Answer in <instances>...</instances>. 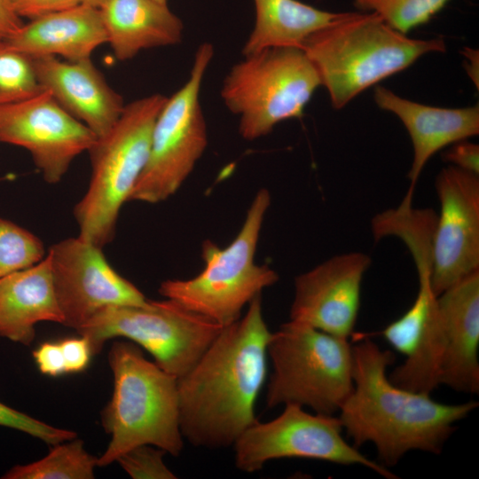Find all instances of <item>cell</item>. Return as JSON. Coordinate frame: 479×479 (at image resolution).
<instances>
[{
    "instance_id": "obj_15",
    "label": "cell",
    "mask_w": 479,
    "mask_h": 479,
    "mask_svg": "<svg viewBox=\"0 0 479 479\" xmlns=\"http://www.w3.org/2000/svg\"><path fill=\"white\" fill-rule=\"evenodd\" d=\"M371 262L365 253H344L296 276L289 320L349 339L357 318L363 278Z\"/></svg>"
},
{
    "instance_id": "obj_12",
    "label": "cell",
    "mask_w": 479,
    "mask_h": 479,
    "mask_svg": "<svg viewBox=\"0 0 479 479\" xmlns=\"http://www.w3.org/2000/svg\"><path fill=\"white\" fill-rule=\"evenodd\" d=\"M102 248L77 236L55 243L46 254L62 325L76 331L106 307L148 300L109 264Z\"/></svg>"
},
{
    "instance_id": "obj_2",
    "label": "cell",
    "mask_w": 479,
    "mask_h": 479,
    "mask_svg": "<svg viewBox=\"0 0 479 479\" xmlns=\"http://www.w3.org/2000/svg\"><path fill=\"white\" fill-rule=\"evenodd\" d=\"M352 359L353 389L339 419L353 446L372 443L386 467L410 451L439 454L454 425L478 405L443 404L396 385L387 375L394 355L369 339L352 346Z\"/></svg>"
},
{
    "instance_id": "obj_8",
    "label": "cell",
    "mask_w": 479,
    "mask_h": 479,
    "mask_svg": "<svg viewBox=\"0 0 479 479\" xmlns=\"http://www.w3.org/2000/svg\"><path fill=\"white\" fill-rule=\"evenodd\" d=\"M321 86L302 48L277 47L244 56L225 76L221 98L239 116V133L248 141L271 133L279 122L301 118Z\"/></svg>"
},
{
    "instance_id": "obj_22",
    "label": "cell",
    "mask_w": 479,
    "mask_h": 479,
    "mask_svg": "<svg viewBox=\"0 0 479 479\" xmlns=\"http://www.w3.org/2000/svg\"><path fill=\"white\" fill-rule=\"evenodd\" d=\"M254 4L255 21L242 48L243 56L270 48H302L310 35L345 12L321 10L298 0H254Z\"/></svg>"
},
{
    "instance_id": "obj_23",
    "label": "cell",
    "mask_w": 479,
    "mask_h": 479,
    "mask_svg": "<svg viewBox=\"0 0 479 479\" xmlns=\"http://www.w3.org/2000/svg\"><path fill=\"white\" fill-rule=\"evenodd\" d=\"M98 458L86 452L83 441L74 439L52 445L43 459L11 467L3 479H92Z\"/></svg>"
},
{
    "instance_id": "obj_6",
    "label": "cell",
    "mask_w": 479,
    "mask_h": 479,
    "mask_svg": "<svg viewBox=\"0 0 479 479\" xmlns=\"http://www.w3.org/2000/svg\"><path fill=\"white\" fill-rule=\"evenodd\" d=\"M167 98L153 94L125 105L111 130L89 150L91 177L74 208L80 238L100 247L114 239L120 210L146 164L153 129Z\"/></svg>"
},
{
    "instance_id": "obj_18",
    "label": "cell",
    "mask_w": 479,
    "mask_h": 479,
    "mask_svg": "<svg viewBox=\"0 0 479 479\" xmlns=\"http://www.w3.org/2000/svg\"><path fill=\"white\" fill-rule=\"evenodd\" d=\"M378 107L394 114L405 127L413 148L404 197L412 199L417 181L439 150L479 133V106L462 108L431 106L404 98L383 86L374 89Z\"/></svg>"
},
{
    "instance_id": "obj_26",
    "label": "cell",
    "mask_w": 479,
    "mask_h": 479,
    "mask_svg": "<svg viewBox=\"0 0 479 479\" xmlns=\"http://www.w3.org/2000/svg\"><path fill=\"white\" fill-rule=\"evenodd\" d=\"M450 0H353L363 12L378 15L395 30L407 35L428 23Z\"/></svg>"
},
{
    "instance_id": "obj_21",
    "label": "cell",
    "mask_w": 479,
    "mask_h": 479,
    "mask_svg": "<svg viewBox=\"0 0 479 479\" xmlns=\"http://www.w3.org/2000/svg\"><path fill=\"white\" fill-rule=\"evenodd\" d=\"M107 43L122 61L145 49L182 41L184 25L167 4L155 0H106L99 7Z\"/></svg>"
},
{
    "instance_id": "obj_29",
    "label": "cell",
    "mask_w": 479,
    "mask_h": 479,
    "mask_svg": "<svg viewBox=\"0 0 479 479\" xmlns=\"http://www.w3.org/2000/svg\"><path fill=\"white\" fill-rule=\"evenodd\" d=\"M0 426L15 429L54 445L77 436L72 430L51 426L0 402Z\"/></svg>"
},
{
    "instance_id": "obj_20",
    "label": "cell",
    "mask_w": 479,
    "mask_h": 479,
    "mask_svg": "<svg viewBox=\"0 0 479 479\" xmlns=\"http://www.w3.org/2000/svg\"><path fill=\"white\" fill-rule=\"evenodd\" d=\"M43 321L63 324L47 255L0 279V337L29 346Z\"/></svg>"
},
{
    "instance_id": "obj_27",
    "label": "cell",
    "mask_w": 479,
    "mask_h": 479,
    "mask_svg": "<svg viewBox=\"0 0 479 479\" xmlns=\"http://www.w3.org/2000/svg\"><path fill=\"white\" fill-rule=\"evenodd\" d=\"M42 240L15 223L0 217V279L45 257Z\"/></svg>"
},
{
    "instance_id": "obj_5",
    "label": "cell",
    "mask_w": 479,
    "mask_h": 479,
    "mask_svg": "<svg viewBox=\"0 0 479 479\" xmlns=\"http://www.w3.org/2000/svg\"><path fill=\"white\" fill-rule=\"evenodd\" d=\"M271 200L269 190L259 189L233 240L225 247L205 240L201 247L203 270L188 279L161 282L160 294L223 327L237 321L246 305L279 280L273 269L255 261Z\"/></svg>"
},
{
    "instance_id": "obj_33",
    "label": "cell",
    "mask_w": 479,
    "mask_h": 479,
    "mask_svg": "<svg viewBox=\"0 0 479 479\" xmlns=\"http://www.w3.org/2000/svg\"><path fill=\"white\" fill-rule=\"evenodd\" d=\"M444 159L450 165L479 176V145L461 140L451 145L444 153Z\"/></svg>"
},
{
    "instance_id": "obj_24",
    "label": "cell",
    "mask_w": 479,
    "mask_h": 479,
    "mask_svg": "<svg viewBox=\"0 0 479 479\" xmlns=\"http://www.w3.org/2000/svg\"><path fill=\"white\" fill-rule=\"evenodd\" d=\"M419 287L411 307L381 332L390 346L410 357L418 347L435 313L436 296L432 288L430 263H417Z\"/></svg>"
},
{
    "instance_id": "obj_30",
    "label": "cell",
    "mask_w": 479,
    "mask_h": 479,
    "mask_svg": "<svg viewBox=\"0 0 479 479\" xmlns=\"http://www.w3.org/2000/svg\"><path fill=\"white\" fill-rule=\"evenodd\" d=\"M65 359L67 373L85 370L92 357L88 340L82 336L65 338L59 342Z\"/></svg>"
},
{
    "instance_id": "obj_1",
    "label": "cell",
    "mask_w": 479,
    "mask_h": 479,
    "mask_svg": "<svg viewBox=\"0 0 479 479\" xmlns=\"http://www.w3.org/2000/svg\"><path fill=\"white\" fill-rule=\"evenodd\" d=\"M271 334L259 294L177 379L180 429L191 444L208 450L233 446L257 421L255 406L266 378Z\"/></svg>"
},
{
    "instance_id": "obj_14",
    "label": "cell",
    "mask_w": 479,
    "mask_h": 479,
    "mask_svg": "<svg viewBox=\"0 0 479 479\" xmlns=\"http://www.w3.org/2000/svg\"><path fill=\"white\" fill-rule=\"evenodd\" d=\"M440 203L432 247L436 295L479 271V177L449 165L436 177Z\"/></svg>"
},
{
    "instance_id": "obj_28",
    "label": "cell",
    "mask_w": 479,
    "mask_h": 479,
    "mask_svg": "<svg viewBox=\"0 0 479 479\" xmlns=\"http://www.w3.org/2000/svg\"><path fill=\"white\" fill-rule=\"evenodd\" d=\"M166 453L154 445L140 444L122 453L116 461L133 479H175L177 475L163 461Z\"/></svg>"
},
{
    "instance_id": "obj_36",
    "label": "cell",
    "mask_w": 479,
    "mask_h": 479,
    "mask_svg": "<svg viewBox=\"0 0 479 479\" xmlns=\"http://www.w3.org/2000/svg\"><path fill=\"white\" fill-rule=\"evenodd\" d=\"M106 0H85V4L99 8Z\"/></svg>"
},
{
    "instance_id": "obj_16",
    "label": "cell",
    "mask_w": 479,
    "mask_h": 479,
    "mask_svg": "<svg viewBox=\"0 0 479 479\" xmlns=\"http://www.w3.org/2000/svg\"><path fill=\"white\" fill-rule=\"evenodd\" d=\"M43 90L98 138L106 135L120 118L125 104L106 82L90 58L59 60L53 56L31 57Z\"/></svg>"
},
{
    "instance_id": "obj_37",
    "label": "cell",
    "mask_w": 479,
    "mask_h": 479,
    "mask_svg": "<svg viewBox=\"0 0 479 479\" xmlns=\"http://www.w3.org/2000/svg\"><path fill=\"white\" fill-rule=\"evenodd\" d=\"M161 4H167L168 0H155Z\"/></svg>"
},
{
    "instance_id": "obj_3",
    "label": "cell",
    "mask_w": 479,
    "mask_h": 479,
    "mask_svg": "<svg viewBox=\"0 0 479 479\" xmlns=\"http://www.w3.org/2000/svg\"><path fill=\"white\" fill-rule=\"evenodd\" d=\"M304 51L338 110L425 54L444 52L443 38H410L372 12H345L303 43Z\"/></svg>"
},
{
    "instance_id": "obj_17",
    "label": "cell",
    "mask_w": 479,
    "mask_h": 479,
    "mask_svg": "<svg viewBox=\"0 0 479 479\" xmlns=\"http://www.w3.org/2000/svg\"><path fill=\"white\" fill-rule=\"evenodd\" d=\"M443 333L440 385L459 392L479 391V271L436 297Z\"/></svg>"
},
{
    "instance_id": "obj_7",
    "label": "cell",
    "mask_w": 479,
    "mask_h": 479,
    "mask_svg": "<svg viewBox=\"0 0 479 479\" xmlns=\"http://www.w3.org/2000/svg\"><path fill=\"white\" fill-rule=\"evenodd\" d=\"M267 355L272 365L269 408L294 404L334 415L353 389L349 339L289 320L271 333Z\"/></svg>"
},
{
    "instance_id": "obj_19",
    "label": "cell",
    "mask_w": 479,
    "mask_h": 479,
    "mask_svg": "<svg viewBox=\"0 0 479 479\" xmlns=\"http://www.w3.org/2000/svg\"><path fill=\"white\" fill-rule=\"evenodd\" d=\"M5 41L29 57L78 60L90 58L107 36L99 8L82 3L34 19Z\"/></svg>"
},
{
    "instance_id": "obj_31",
    "label": "cell",
    "mask_w": 479,
    "mask_h": 479,
    "mask_svg": "<svg viewBox=\"0 0 479 479\" xmlns=\"http://www.w3.org/2000/svg\"><path fill=\"white\" fill-rule=\"evenodd\" d=\"M15 12L20 17L31 20L72 8L85 0H10Z\"/></svg>"
},
{
    "instance_id": "obj_4",
    "label": "cell",
    "mask_w": 479,
    "mask_h": 479,
    "mask_svg": "<svg viewBox=\"0 0 479 479\" xmlns=\"http://www.w3.org/2000/svg\"><path fill=\"white\" fill-rule=\"evenodd\" d=\"M108 362L114 375L111 400L101 424L111 440L98 458L107 466L128 450L152 444L176 457L184 448L180 429L177 379L147 360L129 340L113 342Z\"/></svg>"
},
{
    "instance_id": "obj_32",
    "label": "cell",
    "mask_w": 479,
    "mask_h": 479,
    "mask_svg": "<svg viewBox=\"0 0 479 479\" xmlns=\"http://www.w3.org/2000/svg\"><path fill=\"white\" fill-rule=\"evenodd\" d=\"M33 357L43 374L58 377L67 373L65 359L59 342H43L33 351Z\"/></svg>"
},
{
    "instance_id": "obj_13",
    "label": "cell",
    "mask_w": 479,
    "mask_h": 479,
    "mask_svg": "<svg viewBox=\"0 0 479 479\" xmlns=\"http://www.w3.org/2000/svg\"><path fill=\"white\" fill-rule=\"evenodd\" d=\"M97 136L43 90L0 107V142L27 149L48 184L59 183Z\"/></svg>"
},
{
    "instance_id": "obj_34",
    "label": "cell",
    "mask_w": 479,
    "mask_h": 479,
    "mask_svg": "<svg viewBox=\"0 0 479 479\" xmlns=\"http://www.w3.org/2000/svg\"><path fill=\"white\" fill-rule=\"evenodd\" d=\"M23 25L10 0H0V41H5Z\"/></svg>"
},
{
    "instance_id": "obj_25",
    "label": "cell",
    "mask_w": 479,
    "mask_h": 479,
    "mask_svg": "<svg viewBox=\"0 0 479 479\" xmlns=\"http://www.w3.org/2000/svg\"><path fill=\"white\" fill-rule=\"evenodd\" d=\"M43 90L32 58L6 41H0V107L28 99Z\"/></svg>"
},
{
    "instance_id": "obj_10",
    "label": "cell",
    "mask_w": 479,
    "mask_h": 479,
    "mask_svg": "<svg viewBox=\"0 0 479 479\" xmlns=\"http://www.w3.org/2000/svg\"><path fill=\"white\" fill-rule=\"evenodd\" d=\"M213 55V45L201 43L189 78L167 98L153 129L146 164L128 201L166 200L178 191L202 156L208 133L200 92Z\"/></svg>"
},
{
    "instance_id": "obj_11",
    "label": "cell",
    "mask_w": 479,
    "mask_h": 479,
    "mask_svg": "<svg viewBox=\"0 0 479 479\" xmlns=\"http://www.w3.org/2000/svg\"><path fill=\"white\" fill-rule=\"evenodd\" d=\"M343 428L334 415L307 412L302 406L287 404L283 412L267 422L258 420L237 439L235 467L246 473L283 458H302L340 465L364 466L380 475L397 476L382 464L372 460L342 436Z\"/></svg>"
},
{
    "instance_id": "obj_9",
    "label": "cell",
    "mask_w": 479,
    "mask_h": 479,
    "mask_svg": "<svg viewBox=\"0 0 479 479\" xmlns=\"http://www.w3.org/2000/svg\"><path fill=\"white\" fill-rule=\"evenodd\" d=\"M223 326L166 298L143 305L105 308L77 332L92 356L109 339L122 337L147 350L154 362L177 379L186 373L218 335Z\"/></svg>"
},
{
    "instance_id": "obj_35",
    "label": "cell",
    "mask_w": 479,
    "mask_h": 479,
    "mask_svg": "<svg viewBox=\"0 0 479 479\" xmlns=\"http://www.w3.org/2000/svg\"><path fill=\"white\" fill-rule=\"evenodd\" d=\"M462 54L466 60L464 66L467 73L478 88V51L471 48H465Z\"/></svg>"
}]
</instances>
